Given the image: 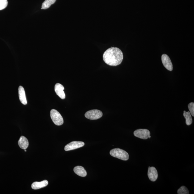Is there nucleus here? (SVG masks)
Here are the masks:
<instances>
[{"label":"nucleus","instance_id":"1","mask_svg":"<svg viewBox=\"0 0 194 194\" xmlns=\"http://www.w3.org/2000/svg\"><path fill=\"white\" fill-rule=\"evenodd\" d=\"M103 59L107 65L116 66L120 65L123 59V52L119 48L112 47L108 49L103 54Z\"/></svg>","mask_w":194,"mask_h":194},{"label":"nucleus","instance_id":"2","mask_svg":"<svg viewBox=\"0 0 194 194\" xmlns=\"http://www.w3.org/2000/svg\"><path fill=\"white\" fill-rule=\"evenodd\" d=\"M110 154L114 157L124 161L128 160L129 158V154L126 151L119 148L111 150Z\"/></svg>","mask_w":194,"mask_h":194},{"label":"nucleus","instance_id":"3","mask_svg":"<svg viewBox=\"0 0 194 194\" xmlns=\"http://www.w3.org/2000/svg\"><path fill=\"white\" fill-rule=\"evenodd\" d=\"M50 115L53 123L57 126H61L63 124L64 120L62 115L55 109H52L50 112Z\"/></svg>","mask_w":194,"mask_h":194},{"label":"nucleus","instance_id":"4","mask_svg":"<svg viewBox=\"0 0 194 194\" xmlns=\"http://www.w3.org/2000/svg\"><path fill=\"white\" fill-rule=\"evenodd\" d=\"M103 114L101 111L94 109L89 110L85 114L86 118L90 120H97L101 118Z\"/></svg>","mask_w":194,"mask_h":194},{"label":"nucleus","instance_id":"5","mask_svg":"<svg viewBox=\"0 0 194 194\" xmlns=\"http://www.w3.org/2000/svg\"><path fill=\"white\" fill-rule=\"evenodd\" d=\"M134 135L138 138L146 140L150 136V132L148 129H140L134 131Z\"/></svg>","mask_w":194,"mask_h":194},{"label":"nucleus","instance_id":"6","mask_svg":"<svg viewBox=\"0 0 194 194\" xmlns=\"http://www.w3.org/2000/svg\"><path fill=\"white\" fill-rule=\"evenodd\" d=\"M84 143L81 141H73L65 146V151H71L77 149L84 146Z\"/></svg>","mask_w":194,"mask_h":194},{"label":"nucleus","instance_id":"7","mask_svg":"<svg viewBox=\"0 0 194 194\" xmlns=\"http://www.w3.org/2000/svg\"><path fill=\"white\" fill-rule=\"evenodd\" d=\"M162 64L165 68L169 71H171L173 70V65L171 60L167 55L163 54L162 56Z\"/></svg>","mask_w":194,"mask_h":194},{"label":"nucleus","instance_id":"8","mask_svg":"<svg viewBox=\"0 0 194 194\" xmlns=\"http://www.w3.org/2000/svg\"><path fill=\"white\" fill-rule=\"evenodd\" d=\"M148 176L151 181H155L157 180L158 175L157 170L155 167H149L148 170Z\"/></svg>","mask_w":194,"mask_h":194},{"label":"nucleus","instance_id":"9","mask_svg":"<svg viewBox=\"0 0 194 194\" xmlns=\"http://www.w3.org/2000/svg\"><path fill=\"white\" fill-rule=\"evenodd\" d=\"M65 89L63 86L59 83L56 84L55 86V91L60 98L62 99H65V95L64 90Z\"/></svg>","mask_w":194,"mask_h":194},{"label":"nucleus","instance_id":"10","mask_svg":"<svg viewBox=\"0 0 194 194\" xmlns=\"http://www.w3.org/2000/svg\"><path fill=\"white\" fill-rule=\"evenodd\" d=\"M18 95L20 100L21 102L24 105L27 104V101L26 96L25 92L24 89L22 86H20L18 88Z\"/></svg>","mask_w":194,"mask_h":194},{"label":"nucleus","instance_id":"11","mask_svg":"<svg viewBox=\"0 0 194 194\" xmlns=\"http://www.w3.org/2000/svg\"><path fill=\"white\" fill-rule=\"evenodd\" d=\"M48 184V181L47 180H44L40 181V182H36L33 183L31 185V187L33 190H38L43 188H44L47 186Z\"/></svg>","mask_w":194,"mask_h":194},{"label":"nucleus","instance_id":"12","mask_svg":"<svg viewBox=\"0 0 194 194\" xmlns=\"http://www.w3.org/2000/svg\"><path fill=\"white\" fill-rule=\"evenodd\" d=\"M18 144L22 149L26 150L29 146V142L25 137L22 136L18 140Z\"/></svg>","mask_w":194,"mask_h":194},{"label":"nucleus","instance_id":"13","mask_svg":"<svg viewBox=\"0 0 194 194\" xmlns=\"http://www.w3.org/2000/svg\"><path fill=\"white\" fill-rule=\"evenodd\" d=\"M74 171L76 174L81 177H85L87 176V172L84 167L81 166H77L74 168Z\"/></svg>","mask_w":194,"mask_h":194},{"label":"nucleus","instance_id":"14","mask_svg":"<svg viewBox=\"0 0 194 194\" xmlns=\"http://www.w3.org/2000/svg\"><path fill=\"white\" fill-rule=\"evenodd\" d=\"M183 116L186 119V124L187 126H190L192 124L193 120H192V115H191L190 111L186 112L184 111Z\"/></svg>","mask_w":194,"mask_h":194},{"label":"nucleus","instance_id":"15","mask_svg":"<svg viewBox=\"0 0 194 194\" xmlns=\"http://www.w3.org/2000/svg\"><path fill=\"white\" fill-rule=\"evenodd\" d=\"M56 0H45L42 4L41 9H46L49 8L51 5L56 2Z\"/></svg>","mask_w":194,"mask_h":194},{"label":"nucleus","instance_id":"16","mask_svg":"<svg viewBox=\"0 0 194 194\" xmlns=\"http://www.w3.org/2000/svg\"><path fill=\"white\" fill-rule=\"evenodd\" d=\"M178 194H188L189 190L185 186H183L178 189L177 191Z\"/></svg>","mask_w":194,"mask_h":194},{"label":"nucleus","instance_id":"17","mask_svg":"<svg viewBox=\"0 0 194 194\" xmlns=\"http://www.w3.org/2000/svg\"><path fill=\"white\" fill-rule=\"evenodd\" d=\"M7 5V0H0V10L5 8Z\"/></svg>","mask_w":194,"mask_h":194},{"label":"nucleus","instance_id":"18","mask_svg":"<svg viewBox=\"0 0 194 194\" xmlns=\"http://www.w3.org/2000/svg\"><path fill=\"white\" fill-rule=\"evenodd\" d=\"M188 108L191 115L192 116H194V103H190L188 104Z\"/></svg>","mask_w":194,"mask_h":194},{"label":"nucleus","instance_id":"19","mask_svg":"<svg viewBox=\"0 0 194 194\" xmlns=\"http://www.w3.org/2000/svg\"><path fill=\"white\" fill-rule=\"evenodd\" d=\"M151 136H149V137H148V138H151Z\"/></svg>","mask_w":194,"mask_h":194},{"label":"nucleus","instance_id":"20","mask_svg":"<svg viewBox=\"0 0 194 194\" xmlns=\"http://www.w3.org/2000/svg\"><path fill=\"white\" fill-rule=\"evenodd\" d=\"M25 152H26V150H25Z\"/></svg>","mask_w":194,"mask_h":194}]
</instances>
